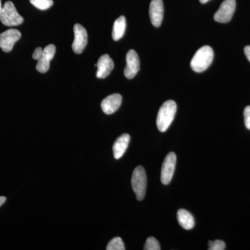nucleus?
I'll use <instances>...</instances> for the list:
<instances>
[{
    "label": "nucleus",
    "instance_id": "nucleus-1",
    "mask_svg": "<svg viewBox=\"0 0 250 250\" xmlns=\"http://www.w3.org/2000/svg\"><path fill=\"white\" fill-rule=\"evenodd\" d=\"M177 112V104L173 100H167L161 106L156 118V125L161 132H165L173 121Z\"/></svg>",
    "mask_w": 250,
    "mask_h": 250
},
{
    "label": "nucleus",
    "instance_id": "nucleus-2",
    "mask_svg": "<svg viewBox=\"0 0 250 250\" xmlns=\"http://www.w3.org/2000/svg\"><path fill=\"white\" fill-rule=\"evenodd\" d=\"M213 50L210 46L205 45L199 49L192 57L190 67L196 72L205 71L213 62Z\"/></svg>",
    "mask_w": 250,
    "mask_h": 250
},
{
    "label": "nucleus",
    "instance_id": "nucleus-3",
    "mask_svg": "<svg viewBox=\"0 0 250 250\" xmlns=\"http://www.w3.org/2000/svg\"><path fill=\"white\" fill-rule=\"evenodd\" d=\"M131 187L136 198L141 201L146 196L147 187V175L143 166H138L135 168L131 177Z\"/></svg>",
    "mask_w": 250,
    "mask_h": 250
},
{
    "label": "nucleus",
    "instance_id": "nucleus-4",
    "mask_svg": "<svg viewBox=\"0 0 250 250\" xmlns=\"http://www.w3.org/2000/svg\"><path fill=\"white\" fill-rule=\"evenodd\" d=\"M0 21L5 26L15 27L22 24L24 22V18L18 14L14 3L12 1H8L5 3L2 7Z\"/></svg>",
    "mask_w": 250,
    "mask_h": 250
},
{
    "label": "nucleus",
    "instance_id": "nucleus-5",
    "mask_svg": "<svg viewBox=\"0 0 250 250\" xmlns=\"http://www.w3.org/2000/svg\"><path fill=\"white\" fill-rule=\"evenodd\" d=\"M176 162L177 156L174 152H170L166 156L161 172V181L164 185L170 183L175 170Z\"/></svg>",
    "mask_w": 250,
    "mask_h": 250
},
{
    "label": "nucleus",
    "instance_id": "nucleus-6",
    "mask_svg": "<svg viewBox=\"0 0 250 250\" xmlns=\"http://www.w3.org/2000/svg\"><path fill=\"white\" fill-rule=\"evenodd\" d=\"M236 0H225L214 15V20L220 23H228L232 18L236 10Z\"/></svg>",
    "mask_w": 250,
    "mask_h": 250
},
{
    "label": "nucleus",
    "instance_id": "nucleus-7",
    "mask_svg": "<svg viewBox=\"0 0 250 250\" xmlns=\"http://www.w3.org/2000/svg\"><path fill=\"white\" fill-rule=\"evenodd\" d=\"M73 30L75 39L72 42V49L76 54L82 53L88 42V34L85 28L80 24H75Z\"/></svg>",
    "mask_w": 250,
    "mask_h": 250
},
{
    "label": "nucleus",
    "instance_id": "nucleus-8",
    "mask_svg": "<svg viewBox=\"0 0 250 250\" xmlns=\"http://www.w3.org/2000/svg\"><path fill=\"white\" fill-rule=\"evenodd\" d=\"M21 38V31L10 29L0 34V48L4 52H10L14 48L15 43Z\"/></svg>",
    "mask_w": 250,
    "mask_h": 250
},
{
    "label": "nucleus",
    "instance_id": "nucleus-9",
    "mask_svg": "<svg viewBox=\"0 0 250 250\" xmlns=\"http://www.w3.org/2000/svg\"><path fill=\"white\" fill-rule=\"evenodd\" d=\"M126 66L124 70L125 76L128 80L134 78L140 70L139 55L134 49H130L126 54Z\"/></svg>",
    "mask_w": 250,
    "mask_h": 250
},
{
    "label": "nucleus",
    "instance_id": "nucleus-10",
    "mask_svg": "<svg viewBox=\"0 0 250 250\" xmlns=\"http://www.w3.org/2000/svg\"><path fill=\"white\" fill-rule=\"evenodd\" d=\"M149 18L154 27H160L164 18V6L162 0H152L149 4Z\"/></svg>",
    "mask_w": 250,
    "mask_h": 250
},
{
    "label": "nucleus",
    "instance_id": "nucleus-11",
    "mask_svg": "<svg viewBox=\"0 0 250 250\" xmlns=\"http://www.w3.org/2000/svg\"><path fill=\"white\" fill-rule=\"evenodd\" d=\"M56 53V47L54 45L46 46L43 49L42 57L38 61L36 70L41 73H45L48 71L50 66V62L54 58Z\"/></svg>",
    "mask_w": 250,
    "mask_h": 250
},
{
    "label": "nucleus",
    "instance_id": "nucleus-12",
    "mask_svg": "<svg viewBox=\"0 0 250 250\" xmlns=\"http://www.w3.org/2000/svg\"><path fill=\"white\" fill-rule=\"evenodd\" d=\"M114 67V62L108 54H104L98 59L97 63L96 77L98 79H104L110 75Z\"/></svg>",
    "mask_w": 250,
    "mask_h": 250
},
{
    "label": "nucleus",
    "instance_id": "nucleus-13",
    "mask_svg": "<svg viewBox=\"0 0 250 250\" xmlns=\"http://www.w3.org/2000/svg\"><path fill=\"white\" fill-rule=\"evenodd\" d=\"M123 98L120 94L116 93L104 99L101 103L102 109L107 115L113 114L121 106Z\"/></svg>",
    "mask_w": 250,
    "mask_h": 250
},
{
    "label": "nucleus",
    "instance_id": "nucleus-14",
    "mask_svg": "<svg viewBox=\"0 0 250 250\" xmlns=\"http://www.w3.org/2000/svg\"><path fill=\"white\" fill-rule=\"evenodd\" d=\"M130 141L129 134H123L117 139L113 146V156L116 159H121L124 155Z\"/></svg>",
    "mask_w": 250,
    "mask_h": 250
},
{
    "label": "nucleus",
    "instance_id": "nucleus-15",
    "mask_svg": "<svg viewBox=\"0 0 250 250\" xmlns=\"http://www.w3.org/2000/svg\"><path fill=\"white\" fill-rule=\"evenodd\" d=\"M177 220L184 229L190 230L195 226V219L187 210L179 209L177 211Z\"/></svg>",
    "mask_w": 250,
    "mask_h": 250
},
{
    "label": "nucleus",
    "instance_id": "nucleus-16",
    "mask_svg": "<svg viewBox=\"0 0 250 250\" xmlns=\"http://www.w3.org/2000/svg\"><path fill=\"white\" fill-rule=\"evenodd\" d=\"M126 18L122 16L115 21L113 24V31H112V38L114 41H119L124 36L125 29H126Z\"/></svg>",
    "mask_w": 250,
    "mask_h": 250
},
{
    "label": "nucleus",
    "instance_id": "nucleus-17",
    "mask_svg": "<svg viewBox=\"0 0 250 250\" xmlns=\"http://www.w3.org/2000/svg\"><path fill=\"white\" fill-rule=\"evenodd\" d=\"M107 250H125V247L123 240L120 237L113 238L106 247Z\"/></svg>",
    "mask_w": 250,
    "mask_h": 250
},
{
    "label": "nucleus",
    "instance_id": "nucleus-18",
    "mask_svg": "<svg viewBox=\"0 0 250 250\" xmlns=\"http://www.w3.org/2000/svg\"><path fill=\"white\" fill-rule=\"evenodd\" d=\"M31 4L40 10H47L53 5V0H29Z\"/></svg>",
    "mask_w": 250,
    "mask_h": 250
},
{
    "label": "nucleus",
    "instance_id": "nucleus-19",
    "mask_svg": "<svg viewBox=\"0 0 250 250\" xmlns=\"http://www.w3.org/2000/svg\"><path fill=\"white\" fill-rule=\"evenodd\" d=\"M145 250H160L161 246L159 241L154 237H149L144 246Z\"/></svg>",
    "mask_w": 250,
    "mask_h": 250
},
{
    "label": "nucleus",
    "instance_id": "nucleus-20",
    "mask_svg": "<svg viewBox=\"0 0 250 250\" xmlns=\"http://www.w3.org/2000/svg\"><path fill=\"white\" fill-rule=\"evenodd\" d=\"M225 249V243L220 240L208 242V250H224Z\"/></svg>",
    "mask_w": 250,
    "mask_h": 250
},
{
    "label": "nucleus",
    "instance_id": "nucleus-21",
    "mask_svg": "<svg viewBox=\"0 0 250 250\" xmlns=\"http://www.w3.org/2000/svg\"><path fill=\"white\" fill-rule=\"evenodd\" d=\"M244 118L247 129L250 130V106H246L245 108Z\"/></svg>",
    "mask_w": 250,
    "mask_h": 250
},
{
    "label": "nucleus",
    "instance_id": "nucleus-22",
    "mask_svg": "<svg viewBox=\"0 0 250 250\" xmlns=\"http://www.w3.org/2000/svg\"><path fill=\"white\" fill-rule=\"evenodd\" d=\"M42 52H43V49L40 47H37L35 51H34V54H33V59L39 61L41 57H42Z\"/></svg>",
    "mask_w": 250,
    "mask_h": 250
},
{
    "label": "nucleus",
    "instance_id": "nucleus-23",
    "mask_svg": "<svg viewBox=\"0 0 250 250\" xmlns=\"http://www.w3.org/2000/svg\"><path fill=\"white\" fill-rule=\"evenodd\" d=\"M245 54H246L247 58L250 62V45L246 46L244 49Z\"/></svg>",
    "mask_w": 250,
    "mask_h": 250
},
{
    "label": "nucleus",
    "instance_id": "nucleus-24",
    "mask_svg": "<svg viewBox=\"0 0 250 250\" xmlns=\"http://www.w3.org/2000/svg\"><path fill=\"white\" fill-rule=\"evenodd\" d=\"M6 201V197L0 196V207L2 206Z\"/></svg>",
    "mask_w": 250,
    "mask_h": 250
},
{
    "label": "nucleus",
    "instance_id": "nucleus-25",
    "mask_svg": "<svg viewBox=\"0 0 250 250\" xmlns=\"http://www.w3.org/2000/svg\"><path fill=\"white\" fill-rule=\"evenodd\" d=\"M209 1V0H200V1L202 3V4H205V3H207V1Z\"/></svg>",
    "mask_w": 250,
    "mask_h": 250
},
{
    "label": "nucleus",
    "instance_id": "nucleus-26",
    "mask_svg": "<svg viewBox=\"0 0 250 250\" xmlns=\"http://www.w3.org/2000/svg\"><path fill=\"white\" fill-rule=\"evenodd\" d=\"M3 6H1V0H0V16H1V11H2Z\"/></svg>",
    "mask_w": 250,
    "mask_h": 250
}]
</instances>
